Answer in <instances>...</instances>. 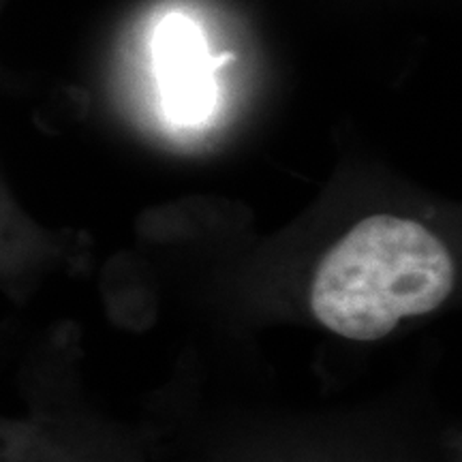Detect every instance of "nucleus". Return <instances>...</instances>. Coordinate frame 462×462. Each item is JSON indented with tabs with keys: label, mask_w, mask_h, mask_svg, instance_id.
Wrapping results in <instances>:
<instances>
[{
	"label": "nucleus",
	"mask_w": 462,
	"mask_h": 462,
	"mask_svg": "<svg viewBox=\"0 0 462 462\" xmlns=\"http://www.w3.org/2000/svg\"><path fill=\"white\" fill-rule=\"evenodd\" d=\"M452 253L430 229L374 215L340 238L310 282V310L326 330L373 343L411 317L435 313L452 296Z\"/></svg>",
	"instance_id": "f257e3e1"
},
{
	"label": "nucleus",
	"mask_w": 462,
	"mask_h": 462,
	"mask_svg": "<svg viewBox=\"0 0 462 462\" xmlns=\"http://www.w3.org/2000/svg\"><path fill=\"white\" fill-rule=\"evenodd\" d=\"M152 62L167 118L198 126L215 112V58L201 28L184 14H170L152 37Z\"/></svg>",
	"instance_id": "f03ea898"
}]
</instances>
